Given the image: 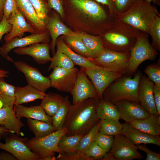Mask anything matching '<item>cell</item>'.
<instances>
[{
	"instance_id": "1",
	"label": "cell",
	"mask_w": 160,
	"mask_h": 160,
	"mask_svg": "<svg viewBox=\"0 0 160 160\" xmlns=\"http://www.w3.org/2000/svg\"><path fill=\"white\" fill-rule=\"evenodd\" d=\"M64 23L73 31L100 36L117 20L95 0H62Z\"/></svg>"
},
{
	"instance_id": "2",
	"label": "cell",
	"mask_w": 160,
	"mask_h": 160,
	"mask_svg": "<svg viewBox=\"0 0 160 160\" xmlns=\"http://www.w3.org/2000/svg\"><path fill=\"white\" fill-rule=\"evenodd\" d=\"M100 98H89L70 106L63 127L67 136L85 135L100 121L96 108Z\"/></svg>"
},
{
	"instance_id": "3",
	"label": "cell",
	"mask_w": 160,
	"mask_h": 160,
	"mask_svg": "<svg viewBox=\"0 0 160 160\" xmlns=\"http://www.w3.org/2000/svg\"><path fill=\"white\" fill-rule=\"evenodd\" d=\"M142 31L118 19L100 36L105 48L119 52H129Z\"/></svg>"
},
{
	"instance_id": "4",
	"label": "cell",
	"mask_w": 160,
	"mask_h": 160,
	"mask_svg": "<svg viewBox=\"0 0 160 160\" xmlns=\"http://www.w3.org/2000/svg\"><path fill=\"white\" fill-rule=\"evenodd\" d=\"M142 75L138 71L133 78L122 76L111 83L103 91L102 98L114 104L121 100H126L140 103L138 89Z\"/></svg>"
},
{
	"instance_id": "5",
	"label": "cell",
	"mask_w": 160,
	"mask_h": 160,
	"mask_svg": "<svg viewBox=\"0 0 160 160\" xmlns=\"http://www.w3.org/2000/svg\"><path fill=\"white\" fill-rule=\"evenodd\" d=\"M160 15L156 7L145 0H140L127 11L117 14L120 21L148 34L155 16Z\"/></svg>"
},
{
	"instance_id": "6",
	"label": "cell",
	"mask_w": 160,
	"mask_h": 160,
	"mask_svg": "<svg viewBox=\"0 0 160 160\" xmlns=\"http://www.w3.org/2000/svg\"><path fill=\"white\" fill-rule=\"evenodd\" d=\"M67 132L63 127L43 137L28 140L27 145L30 150L39 155L40 160H55V153H61L58 146L61 137Z\"/></svg>"
},
{
	"instance_id": "7",
	"label": "cell",
	"mask_w": 160,
	"mask_h": 160,
	"mask_svg": "<svg viewBox=\"0 0 160 160\" xmlns=\"http://www.w3.org/2000/svg\"><path fill=\"white\" fill-rule=\"evenodd\" d=\"M148 38V34L142 32L137 41L131 49L126 73L129 76L133 74L144 61L153 60L156 57L157 50L150 43Z\"/></svg>"
},
{
	"instance_id": "8",
	"label": "cell",
	"mask_w": 160,
	"mask_h": 160,
	"mask_svg": "<svg viewBox=\"0 0 160 160\" xmlns=\"http://www.w3.org/2000/svg\"><path fill=\"white\" fill-rule=\"evenodd\" d=\"M130 51L119 52L105 48L97 57L91 58L97 66L123 74L126 73Z\"/></svg>"
},
{
	"instance_id": "9",
	"label": "cell",
	"mask_w": 160,
	"mask_h": 160,
	"mask_svg": "<svg viewBox=\"0 0 160 160\" xmlns=\"http://www.w3.org/2000/svg\"><path fill=\"white\" fill-rule=\"evenodd\" d=\"M27 137H20L14 133L6 137L5 143L0 142V149L7 151L18 160H40L39 156L32 152L27 145Z\"/></svg>"
},
{
	"instance_id": "10",
	"label": "cell",
	"mask_w": 160,
	"mask_h": 160,
	"mask_svg": "<svg viewBox=\"0 0 160 160\" xmlns=\"http://www.w3.org/2000/svg\"><path fill=\"white\" fill-rule=\"evenodd\" d=\"M50 35L47 30L41 33H31L24 37H16L9 41L5 42L0 48V55L8 61L13 63L12 58L8 54L12 49L23 47L31 44L37 43L49 44L50 41Z\"/></svg>"
},
{
	"instance_id": "11",
	"label": "cell",
	"mask_w": 160,
	"mask_h": 160,
	"mask_svg": "<svg viewBox=\"0 0 160 160\" xmlns=\"http://www.w3.org/2000/svg\"><path fill=\"white\" fill-rule=\"evenodd\" d=\"M79 71L75 66L69 69L54 68L48 77L51 87L60 91L70 92L74 86Z\"/></svg>"
},
{
	"instance_id": "12",
	"label": "cell",
	"mask_w": 160,
	"mask_h": 160,
	"mask_svg": "<svg viewBox=\"0 0 160 160\" xmlns=\"http://www.w3.org/2000/svg\"><path fill=\"white\" fill-rule=\"evenodd\" d=\"M138 149L137 145L124 135L119 134L114 136L113 145L109 152L116 160H140L143 156Z\"/></svg>"
},
{
	"instance_id": "13",
	"label": "cell",
	"mask_w": 160,
	"mask_h": 160,
	"mask_svg": "<svg viewBox=\"0 0 160 160\" xmlns=\"http://www.w3.org/2000/svg\"><path fill=\"white\" fill-rule=\"evenodd\" d=\"M13 63L16 68L24 74L28 84L44 92L51 87L49 77L44 76L37 68L22 61Z\"/></svg>"
},
{
	"instance_id": "14",
	"label": "cell",
	"mask_w": 160,
	"mask_h": 160,
	"mask_svg": "<svg viewBox=\"0 0 160 160\" xmlns=\"http://www.w3.org/2000/svg\"><path fill=\"white\" fill-rule=\"evenodd\" d=\"M70 93L72 96L73 104L87 98L99 97L93 83L81 68L74 86Z\"/></svg>"
},
{
	"instance_id": "15",
	"label": "cell",
	"mask_w": 160,
	"mask_h": 160,
	"mask_svg": "<svg viewBox=\"0 0 160 160\" xmlns=\"http://www.w3.org/2000/svg\"><path fill=\"white\" fill-rule=\"evenodd\" d=\"M87 74L95 86L100 98L103 91L111 83L124 75L112 71L80 68Z\"/></svg>"
},
{
	"instance_id": "16",
	"label": "cell",
	"mask_w": 160,
	"mask_h": 160,
	"mask_svg": "<svg viewBox=\"0 0 160 160\" xmlns=\"http://www.w3.org/2000/svg\"><path fill=\"white\" fill-rule=\"evenodd\" d=\"M46 28L52 39L49 44L53 55L55 53V47L58 38L61 35H72L76 33L63 23L60 15L54 9H52L49 12Z\"/></svg>"
},
{
	"instance_id": "17",
	"label": "cell",
	"mask_w": 160,
	"mask_h": 160,
	"mask_svg": "<svg viewBox=\"0 0 160 160\" xmlns=\"http://www.w3.org/2000/svg\"><path fill=\"white\" fill-rule=\"evenodd\" d=\"M154 85L148 78L142 75L138 86V97L140 104L147 112L159 117L160 115L157 112L153 92Z\"/></svg>"
},
{
	"instance_id": "18",
	"label": "cell",
	"mask_w": 160,
	"mask_h": 160,
	"mask_svg": "<svg viewBox=\"0 0 160 160\" xmlns=\"http://www.w3.org/2000/svg\"><path fill=\"white\" fill-rule=\"evenodd\" d=\"M115 105L119 111L120 119L127 123H129L135 120L146 118L150 115L140 103L123 100Z\"/></svg>"
},
{
	"instance_id": "19",
	"label": "cell",
	"mask_w": 160,
	"mask_h": 160,
	"mask_svg": "<svg viewBox=\"0 0 160 160\" xmlns=\"http://www.w3.org/2000/svg\"><path fill=\"white\" fill-rule=\"evenodd\" d=\"M50 47L49 44L35 43L28 46L14 49L16 54L20 55H27L31 57L39 64H44L52 60L50 55Z\"/></svg>"
},
{
	"instance_id": "20",
	"label": "cell",
	"mask_w": 160,
	"mask_h": 160,
	"mask_svg": "<svg viewBox=\"0 0 160 160\" xmlns=\"http://www.w3.org/2000/svg\"><path fill=\"white\" fill-rule=\"evenodd\" d=\"M7 20L12 27L10 31L4 36L5 42L16 37L22 38L25 32L37 33L27 22L19 9L16 13L11 14Z\"/></svg>"
},
{
	"instance_id": "21",
	"label": "cell",
	"mask_w": 160,
	"mask_h": 160,
	"mask_svg": "<svg viewBox=\"0 0 160 160\" xmlns=\"http://www.w3.org/2000/svg\"><path fill=\"white\" fill-rule=\"evenodd\" d=\"M123 128L120 134L136 145L141 144H151L160 146V137L159 136L149 134L132 126L129 123L122 124Z\"/></svg>"
},
{
	"instance_id": "22",
	"label": "cell",
	"mask_w": 160,
	"mask_h": 160,
	"mask_svg": "<svg viewBox=\"0 0 160 160\" xmlns=\"http://www.w3.org/2000/svg\"><path fill=\"white\" fill-rule=\"evenodd\" d=\"M56 46L57 50L66 55L75 65H78L81 68L112 71L109 69L97 66L92 61L91 58L86 57L73 52L67 46L60 36L57 39L56 41Z\"/></svg>"
},
{
	"instance_id": "23",
	"label": "cell",
	"mask_w": 160,
	"mask_h": 160,
	"mask_svg": "<svg viewBox=\"0 0 160 160\" xmlns=\"http://www.w3.org/2000/svg\"><path fill=\"white\" fill-rule=\"evenodd\" d=\"M18 9L27 22L37 33H42L47 29L46 25L38 17L29 0H15Z\"/></svg>"
},
{
	"instance_id": "24",
	"label": "cell",
	"mask_w": 160,
	"mask_h": 160,
	"mask_svg": "<svg viewBox=\"0 0 160 160\" xmlns=\"http://www.w3.org/2000/svg\"><path fill=\"white\" fill-rule=\"evenodd\" d=\"M24 126L20 119L16 116L14 106L0 108V127H4L19 136L23 134L20 129Z\"/></svg>"
},
{
	"instance_id": "25",
	"label": "cell",
	"mask_w": 160,
	"mask_h": 160,
	"mask_svg": "<svg viewBox=\"0 0 160 160\" xmlns=\"http://www.w3.org/2000/svg\"><path fill=\"white\" fill-rule=\"evenodd\" d=\"M14 108L16 117L20 119L25 117L52 124V117L48 115L40 105L27 107L21 104L14 105Z\"/></svg>"
},
{
	"instance_id": "26",
	"label": "cell",
	"mask_w": 160,
	"mask_h": 160,
	"mask_svg": "<svg viewBox=\"0 0 160 160\" xmlns=\"http://www.w3.org/2000/svg\"><path fill=\"white\" fill-rule=\"evenodd\" d=\"M45 92L41 91L28 84L24 87H15V101L14 105H20L42 99L46 95Z\"/></svg>"
},
{
	"instance_id": "27",
	"label": "cell",
	"mask_w": 160,
	"mask_h": 160,
	"mask_svg": "<svg viewBox=\"0 0 160 160\" xmlns=\"http://www.w3.org/2000/svg\"><path fill=\"white\" fill-rule=\"evenodd\" d=\"M129 123L133 127L151 135H160V116L150 114L148 117L134 120Z\"/></svg>"
},
{
	"instance_id": "28",
	"label": "cell",
	"mask_w": 160,
	"mask_h": 160,
	"mask_svg": "<svg viewBox=\"0 0 160 160\" xmlns=\"http://www.w3.org/2000/svg\"><path fill=\"white\" fill-rule=\"evenodd\" d=\"M64 43L73 52L83 56L92 58V55L84 44L82 33L76 32L73 34L60 36Z\"/></svg>"
},
{
	"instance_id": "29",
	"label": "cell",
	"mask_w": 160,
	"mask_h": 160,
	"mask_svg": "<svg viewBox=\"0 0 160 160\" xmlns=\"http://www.w3.org/2000/svg\"><path fill=\"white\" fill-rule=\"evenodd\" d=\"M96 113L100 120L110 119L119 121L120 119L119 111L115 105L103 99L99 100Z\"/></svg>"
},
{
	"instance_id": "30",
	"label": "cell",
	"mask_w": 160,
	"mask_h": 160,
	"mask_svg": "<svg viewBox=\"0 0 160 160\" xmlns=\"http://www.w3.org/2000/svg\"><path fill=\"white\" fill-rule=\"evenodd\" d=\"M64 98L58 94L49 92L42 99L40 105L48 115L52 117L60 107Z\"/></svg>"
},
{
	"instance_id": "31",
	"label": "cell",
	"mask_w": 160,
	"mask_h": 160,
	"mask_svg": "<svg viewBox=\"0 0 160 160\" xmlns=\"http://www.w3.org/2000/svg\"><path fill=\"white\" fill-rule=\"evenodd\" d=\"M15 87L0 77V108L14 106L15 101Z\"/></svg>"
},
{
	"instance_id": "32",
	"label": "cell",
	"mask_w": 160,
	"mask_h": 160,
	"mask_svg": "<svg viewBox=\"0 0 160 160\" xmlns=\"http://www.w3.org/2000/svg\"><path fill=\"white\" fill-rule=\"evenodd\" d=\"M27 125L33 132L35 138H38L47 136L56 131L52 124L42 121L27 119Z\"/></svg>"
},
{
	"instance_id": "33",
	"label": "cell",
	"mask_w": 160,
	"mask_h": 160,
	"mask_svg": "<svg viewBox=\"0 0 160 160\" xmlns=\"http://www.w3.org/2000/svg\"><path fill=\"white\" fill-rule=\"evenodd\" d=\"M83 42L93 58L98 56L104 49L100 36H96L82 33Z\"/></svg>"
},
{
	"instance_id": "34",
	"label": "cell",
	"mask_w": 160,
	"mask_h": 160,
	"mask_svg": "<svg viewBox=\"0 0 160 160\" xmlns=\"http://www.w3.org/2000/svg\"><path fill=\"white\" fill-rule=\"evenodd\" d=\"M84 135L67 136L65 134L63 135L60 138L58 144V147L61 153L76 152V148L79 143Z\"/></svg>"
},
{
	"instance_id": "35",
	"label": "cell",
	"mask_w": 160,
	"mask_h": 160,
	"mask_svg": "<svg viewBox=\"0 0 160 160\" xmlns=\"http://www.w3.org/2000/svg\"><path fill=\"white\" fill-rule=\"evenodd\" d=\"M71 105L66 96L64 99L60 108L55 115L52 117V125L56 130L63 128V124L70 106Z\"/></svg>"
},
{
	"instance_id": "36",
	"label": "cell",
	"mask_w": 160,
	"mask_h": 160,
	"mask_svg": "<svg viewBox=\"0 0 160 160\" xmlns=\"http://www.w3.org/2000/svg\"><path fill=\"white\" fill-rule=\"evenodd\" d=\"M100 127V121L91 130L84 135L79 141L76 148V152L85 155L86 151L89 146L94 141L95 137L99 132Z\"/></svg>"
},
{
	"instance_id": "37",
	"label": "cell",
	"mask_w": 160,
	"mask_h": 160,
	"mask_svg": "<svg viewBox=\"0 0 160 160\" xmlns=\"http://www.w3.org/2000/svg\"><path fill=\"white\" fill-rule=\"evenodd\" d=\"M100 133L108 135L114 136L120 134L123 125L119 121L114 120H100Z\"/></svg>"
},
{
	"instance_id": "38",
	"label": "cell",
	"mask_w": 160,
	"mask_h": 160,
	"mask_svg": "<svg viewBox=\"0 0 160 160\" xmlns=\"http://www.w3.org/2000/svg\"><path fill=\"white\" fill-rule=\"evenodd\" d=\"M75 65L72 60L66 55L57 50L52 57L48 70L49 71L55 67L69 69L73 68Z\"/></svg>"
},
{
	"instance_id": "39",
	"label": "cell",
	"mask_w": 160,
	"mask_h": 160,
	"mask_svg": "<svg viewBox=\"0 0 160 160\" xmlns=\"http://www.w3.org/2000/svg\"><path fill=\"white\" fill-rule=\"evenodd\" d=\"M40 20L46 25L49 11L47 0H29Z\"/></svg>"
},
{
	"instance_id": "40",
	"label": "cell",
	"mask_w": 160,
	"mask_h": 160,
	"mask_svg": "<svg viewBox=\"0 0 160 160\" xmlns=\"http://www.w3.org/2000/svg\"><path fill=\"white\" fill-rule=\"evenodd\" d=\"M148 34L152 39L151 45L157 50L160 51V16H155L152 22Z\"/></svg>"
},
{
	"instance_id": "41",
	"label": "cell",
	"mask_w": 160,
	"mask_h": 160,
	"mask_svg": "<svg viewBox=\"0 0 160 160\" xmlns=\"http://www.w3.org/2000/svg\"><path fill=\"white\" fill-rule=\"evenodd\" d=\"M149 79L154 84L160 86V66L159 64H150L147 66L144 70Z\"/></svg>"
},
{
	"instance_id": "42",
	"label": "cell",
	"mask_w": 160,
	"mask_h": 160,
	"mask_svg": "<svg viewBox=\"0 0 160 160\" xmlns=\"http://www.w3.org/2000/svg\"><path fill=\"white\" fill-rule=\"evenodd\" d=\"M114 136L101 134L98 132L94 141L101 147L106 153L111 150L113 142Z\"/></svg>"
},
{
	"instance_id": "43",
	"label": "cell",
	"mask_w": 160,
	"mask_h": 160,
	"mask_svg": "<svg viewBox=\"0 0 160 160\" xmlns=\"http://www.w3.org/2000/svg\"><path fill=\"white\" fill-rule=\"evenodd\" d=\"M106 153L101 147L94 141L87 148L85 155L93 160H101Z\"/></svg>"
},
{
	"instance_id": "44",
	"label": "cell",
	"mask_w": 160,
	"mask_h": 160,
	"mask_svg": "<svg viewBox=\"0 0 160 160\" xmlns=\"http://www.w3.org/2000/svg\"><path fill=\"white\" fill-rule=\"evenodd\" d=\"M56 159L59 160H93L85 155L77 152H63L59 153Z\"/></svg>"
},
{
	"instance_id": "45",
	"label": "cell",
	"mask_w": 160,
	"mask_h": 160,
	"mask_svg": "<svg viewBox=\"0 0 160 160\" xmlns=\"http://www.w3.org/2000/svg\"><path fill=\"white\" fill-rule=\"evenodd\" d=\"M140 0H114L115 9L118 13L125 12Z\"/></svg>"
},
{
	"instance_id": "46",
	"label": "cell",
	"mask_w": 160,
	"mask_h": 160,
	"mask_svg": "<svg viewBox=\"0 0 160 160\" xmlns=\"http://www.w3.org/2000/svg\"><path fill=\"white\" fill-rule=\"evenodd\" d=\"M18 10L15 0H6L3 10V17L7 20L11 14L16 13Z\"/></svg>"
},
{
	"instance_id": "47",
	"label": "cell",
	"mask_w": 160,
	"mask_h": 160,
	"mask_svg": "<svg viewBox=\"0 0 160 160\" xmlns=\"http://www.w3.org/2000/svg\"><path fill=\"white\" fill-rule=\"evenodd\" d=\"M48 7L50 11L54 9L60 15L61 20L63 17V10L62 0H47Z\"/></svg>"
},
{
	"instance_id": "48",
	"label": "cell",
	"mask_w": 160,
	"mask_h": 160,
	"mask_svg": "<svg viewBox=\"0 0 160 160\" xmlns=\"http://www.w3.org/2000/svg\"><path fill=\"white\" fill-rule=\"evenodd\" d=\"M138 149L144 152L146 154L145 160H160V154L154 152L149 149L146 144H141L137 145Z\"/></svg>"
},
{
	"instance_id": "49",
	"label": "cell",
	"mask_w": 160,
	"mask_h": 160,
	"mask_svg": "<svg viewBox=\"0 0 160 160\" xmlns=\"http://www.w3.org/2000/svg\"><path fill=\"white\" fill-rule=\"evenodd\" d=\"M12 27V25L3 17L2 20L0 22V41L4 34L10 31Z\"/></svg>"
},
{
	"instance_id": "50",
	"label": "cell",
	"mask_w": 160,
	"mask_h": 160,
	"mask_svg": "<svg viewBox=\"0 0 160 160\" xmlns=\"http://www.w3.org/2000/svg\"><path fill=\"white\" fill-rule=\"evenodd\" d=\"M154 99L158 114L160 115V86L154 84L153 90Z\"/></svg>"
},
{
	"instance_id": "51",
	"label": "cell",
	"mask_w": 160,
	"mask_h": 160,
	"mask_svg": "<svg viewBox=\"0 0 160 160\" xmlns=\"http://www.w3.org/2000/svg\"><path fill=\"white\" fill-rule=\"evenodd\" d=\"M98 2L107 6L111 14L113 15L117 16V13L115 9L114 0H95Z\"/></svg>"
},
{
	"instance_id": "52",
	"label": "cell",
	"mask_w": 160,
	"mask_h": 160,
	"mask_svg": "<svg viewBox=\"0 0 160 160\" xmlns=\"http://www.w3.org/2000/svg\"><path fill=\"white\" fill-rule=\"evenodd\" d=\"M0 160H17V159L10 153L3 151L0 153Z\"/></svg>"
},
{
	"instance_id": "53",
	"label": "cell",
	"mask_w": 160,
	"mask_h": 160,
	"mask_svg": "<svg viewBox=\"0 0 160 160\" xmlns=\"http://www.w3.org/2000/svg\"><path fill=\"white\" fill-rule=\"evenodd\" d=\"M6 0H0V22L3 18V10Z\"/></svg>"
},
{
	"instance_id": "54",
	"label": "cell",
	"mask_w": 160,
	"mask_h": 160,
	"mask_svg": "<svg viewBox=\"0 0 160 160\" xmlns=\"http://www.w3.org/2000/svg\"><path fill=\"white\" fill-rule=\"evenodd\" d=\"M9 133L12 132L4 127H0V135L1 136L6 135Z\"/></svg>"
},
{
	"instance_id": "55",
	"label": "cell",
	"mask_w": 160,
	"mask_h": 160,
	"mask_svg": "<svg viewBox=\"0 0 160 160\" xmlns=\"http://www.w3.org/2000/svg\"><path fill=\"white\" fill-rule=\"evenodd\" d=\"M101 160H116L109 151L106 153Z\"/></svg>"
},
{
	"instance_id": "56",
	"label": "cell",
	"mask_w": 160,
	"mask_h": 160,
	"mask_svg": "<svg viewBox=\"0 0 160 160\" xmlns=\"http://www.w3.org/2000/svg\"><path fill=\"white\" fill-rule=\"evenodd\" d=\"M9 72L8 71L4 70L0 68V77H7L8 76Z\"/></svg>"
},
{
	"instance_id": "57",
	"label": "cell",
	"mask_w": 160,
	"mask_h": 160,
	"mask_svg": "<svg viewBox=\"0 0 160 160\" xmlns=\"http://www.w3.org/2000/svg\"><path fill=\"white\" fill-rule=\"evenodd\" d=\"M147 2L151 3L152 2L158 6H160V0H145Z\"/></svg>"
}]
</instances>
